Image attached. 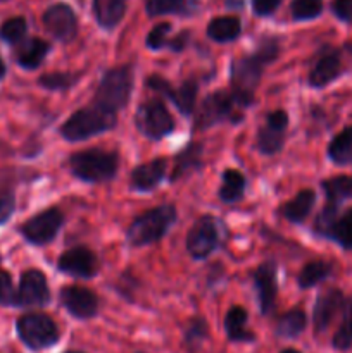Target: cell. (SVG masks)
Returning a JSON list of instances; mask_svg holds the SVG:
<instances>
[{
    "mask_svg": "<svg viewBox=\"0 0 352 353\" xmlns=\"http://www.w3.org/2000/svg\"><path fill=\"white\" fill-rule=\"evenodd\" d=\"M17 334L31 350H43L59 340L57 324L45 314H26L17 319Z\"/></svg>",
    "mask_w": 352,
    "mask_h": 353,
    "instance_id": "cell-6",
    "label": "cell"
},
{
    "mask_svg": "<svg viewBox=\"0 0 352 353\" xmlns=\"http://www.w3.org/2000/svg\"><path fill=\"white\" fill-rule=\"evenodd\" d=\"M186 41H188V33H186V31H183V33H179L178 37L173 38L171 41H168V45H166V47L171 48L173 52H182L183 48L186 47Z\"/></svg>",
    "mask_w": 352,
    "mask_h": 353,
    "instance_id": "cell-46",
    "label": "cell"
},
{
    "mask_svg": "<svg viewBox=\"0 0 352 353\" xmlns=\"http://www.w3.org/2000/svg\"><path fill=\"white\" fill-rule=\"evenodd\" d=\"M147 86L148 88L155 90V92L162 93L164 97H168L182 114L190 116L193 112V107H195L197 100V83L195 81H185L179 88H173L169 85V81H166L161 76H150L147 78Z\"/></svg>",
    "mask_w": 352,
    "mask_h": 353,
    "instance_id": "cell-13",
    "label": "cell"
},
{
    "mask_svg": "<svg viewBox=\"0 0 352 353\" xmlns=\"http://www.w3.org/2000/svg\"><path fill=\"white\" fill-rule=\"evenodd\" d=\"M171 31V24L161 23L147 34V47L152 50H161L162 47L168 45V34Z\"/></svg>",
    "mask_w": 352,
    "mask_h": 353,
    "instance_id": "cell-40",
    "label": "cell"
},
{
    "mask_svg": "<svg viewBox=\"0 0 352 353\" xmlns=\"http://www.w3.org/2000/svg\"><path fill=\"white\" fill-rule=\"evenodd\" d=\"M264 64L255 55L251 57H238L231 62L230 83L231 88L245 95L254 97V90L261 81Z\"/></svg>",
    "mask_w": 352,
    "mask_h": 353,
    "instance_id": "cell-11",
    "label": "cell"
},
{
    "mask_svg": "<svg viewBox=\"0 0 352 353\" xmlns=\"http://www.w3.org/2000/svg\"><path fill=\"white\" fill-rule=\"evenodd\" d=\"M328 157L335 164L340 165L352 162V126L345 128L331 140L330 147H328Z\"/></svg>",
    "mask_w": 352,
    "mask_h": 353,
    "instance_id": "cell-28",
    "label": "cell"
},
{
    "mask_svg": "<svg viewBox=\"0 0 352 353\" xmlns=\"http://www.w3.org/2000/svg\"><path fill=\"white\" fill-rule=\"evenodd\" d=\"M197 7V0H147V12L150 16L162 14H190Z\"/></svg>",
    "mask_w": 352,
    "mask_h": 353,
    "instance_id": "cell-30",
    "label": "cell"
},
{
    "mask_svg": "<svg viewBox=\"0 0 352 353\" xmlns=\"http://www.w3.org/2000/svg\"><path fill=\"white\" fill-rule=\"evenodd\" d=\"M207 338V324L204 319H193L190 321L188 327L185 331V341L188 348L195 350L200 343Z\"/></svg>",
    "mask_w": 352,
    "mask_h": 353,
    "instance_id": "cell-38",
    "label": "cell"
},
{
    "mask_svg": "<svg viewBox=\"0 0 352 353\" xmlns=\"http://www.w3.org/2000/svg\"><path fill=\"white\" fill-rule=\"evenodd\" d=\"M306 314L300 309L289 310L280 317L278 324H276V333L282 338H295L306 330Z\"/></svg>",
    "mask_w": 352,
    "mask_h": 353,
    "instance_id": "cell-29",
    "label": "cell"
},
{
    "mask_svg": "<svg viewBox=\"0 0 352 353\" xmlns=\"http://www.w3.org/2000/svg\"><path fill=\"white\" fill-rule=\"evenodd\" d=\"M278 52H280V45L276 40H264L261 41V45L257 47V50H255V57L259 59V61L262 62V64H269V62L275 61L276 57H278Z\"/></svg>",
    "mask_w": 352,
    "mask_h": 353,
    "instance_id": "cell-42",
    "label": "cell"
},
{
    "mask_svg": "<svg viewBox=\"0 0 352 353\" xmlns=\"http://www.w3.org/2000/svg\"><path fill=\"white\" fill-rule=\"evenodd\" d=\"M50 45L41 38H28L17 47L16 62L24 69H37L47 57Z\"/></svg>",
    "mask_w": 352,
    "mask_h": 353,
    "instance_id": "cell-21",
    "label": "cell"
},
{
    "mask_svg": "<svg viewBox=\"0 0 352 353\" xmlns=\"http://www.w3.org/2000/svg\"><path fill=\"white\" fill-rule=\"evenodd\" d=\"M333 347L337 350H349L352 347V300L345 299L342 307V323L333 336Z\"/></svg>",
    "mask_w": 352,
    "mask_h": 353,
    "instance_id": "cell-31",
    "label": "cell"
},
{
    "mask_svg": "<svg viewBox=\"0 0 352 353\" xmlns=\"http://www.w3.org/2000/svg\"><path fill=\"white\" fill-rule=\"evenodd\" d=\"M254 97L245 95L231 88V92L221 90V92L211 93L204 99L202 105L197 110L195 130H206L223 121H233L238 123L242 119V109H247L252 103Z\"/></svg>",
    "mask_w": 352,
    "mask_h": 353,
    "instance_id": "cell-1",
    "label": "cell"
},
{
    "mask_svg": "<svg viewBox=\"0 0 352 353\" xmlns=\"http://www.w3.org/2000/svg\"><path fill=\"white\" fill-rule=\"evenodd\" d=\"M76 81H78V74H71V72H50V74L40 76L38 79L40 86H43L45 90H52V92L71 88Z\"/></svg>",
    "mask_w": 352,
    "mask_h": 353,
    "instance_id": "cell-36",
    "label": "cell"
},
{
    "mask_svg": "<svg viewBox=\"0 0 352 353\" xmlns=\"http://www.w3.org/2000/svg\"><path fill=\"white\" fill-rule=\"evenodd\" d=\"M323 10V0H293L292 16L297 21H307L317 17Z\"/></svg>",
    "mask_w": 352,
    "mask_h": 353,
    "instance_id": "cell-37",
    "label": "cell"
},
{
    "mask_svg": "<svg viewBox=\"0 0 352 353\" xmlns=\"http://www.w3.org/2000/svg\"><path fill=\"white\" fill-rule=\"evenodd\" d=\"M50 300L47 278L38 269H28L21 274L19 286L12 293L9 305L14 307H41Z\"/></svg>",
    "mask_w": 352,
    "mask_h": 353,
    "instance_id": "cell-8",
    "label": "cell"
},
{
    "mask_svg": "<svg viewBox=\"0 0 352 353\" xmlns=\"http://www.w3.org/2000/svg\"><path fill=\"white\" fill-rule=\"evenodd\" d=\"M254 285L257 290L259 296V307H261V312L269 314L275 307L276 302V264L273 261L264 262V264L259 265L254 272Z\"/></svg>",
    "mask_w": 352,
    "mask_h": 353,
    "instance_id": "cell-17",
    "label": "cell"
},
{
    "mask_svg": "<svg viewBox=\"0 0 352 353\" xmlns=\"http://www.w3.org/2000/svg\"><path fill=\"white\" fill-rule=\"evenodd\" d=\"M314 202H316V193L313 190H300L290 202L283 205V217L290 223H302L309 216Z\"/></svg>",
    "mask_w": 352,
    "mask_h": 353,
    "instance_id": "cell-22",
    "label": "cell"
},
{
    "mask_svg": "<svg viewBox=\"0 0 352 353\" xmlns=\"http://www.w3.org/2000/svg\"><path fill=\"white\" fill-rule=\"evenodd\" d=\"M200 165H202V147L199 143L188 145V147H185V150L176 155L173 179L182 178V176L199 169Z\"/></svg>",
    "mask_w": 352,
    "mask_h": 353,
    "instance_id": "cell-26",
    "label": "cell"
},
{
    "mask_svg": "<svg viewBox=\"0 0 352 353\" xmlns=\"http://www.w3.org/2000/svg\"><path fill=\"white\" fill-rule=\"evenodd\" d=\"M219 243V226L213 216H202L186 236V250L193 259H206Z\"/></svg>",
    "mask_w": 352,
    "mask_h": 353,
    "instance_id": "cell-10",
    "label": "cell"
},
{
    "mask_svg": "<svg viewBox=\"0 0 352 353\" xmlns=\"http://www.w3.org/2000/svg\"><path fill=\"white\" fill-rule=\"evenodd\" d=\"M176 219H178V212L169 203L147 210L141 216H138L128 228V241L133 247H145V245L155 243L166 236V233L176 223Z\"/></svg>",
    "mask_w": 352,
    "mask_h": 353,
    "instance_id": "cell-2",
    "label": "cell"
},
{
    "mask_svg": "<svg viewBox=\"0 0 352 353\" xmlns=\"http://www.w3.org/2000/svg\"><path fill=\"white\" fill-rule=\"evenodd\" d=\"M12 278L9 276V272L0 271V303L9 305L10 299H12Z\"/></svg>",
    "mask_w": 352,
    "mask_h": 353,
    "instance_id": "cell-44",
    "label": "cell"
},
{
    "mask_svg": "<svg viewBox=\"0 0 352 353\" xmlns=\"http://www.w3.org/2000/svg\"><path fill=\"white\" fill-rule=\"evenodd\" d=\"M16 210V195L9 186L0 185V224L7 223Z\"/></svg>",
    "mask_w": 352,
    "mask_h": 353,
    "instance_id": "cell-39",
    "label": "cell"
},
{
    "mask_svg": "<svg viewBox=\"0 0 352 353\" xmlns=\"http://www.w3.org/2000/svg\"><path fill=\"white\" fill-rule=\"evenodd\" d=\"M226 6L231 9H240L244 6V0H226Z\"/></svg>",
    "mask_w": 352,
    "mask_h": 353,
    "instance_id": "cell-47",
    "label": "cell"
},
{
    "mask_svg": "<svg viewBox=\"0 0 352 353\" xmlns=\"http://www.w3.org/2000/svg\"><path fill=\"white\" fill-rule=\"evenodd\" d=\"M0 2H2V0H0Z\"/></svg>",
    "mask_w": 352,
    "mask_h": 353,
    "instance_id": "cell-51",
    "label": "cell"
},
{
    "mask_svg": "<svg viewBox=\"0 0 352 353\" xmlns=\"http://www.w3.org/2000/svg\"><path fill=\"white\" fill-rule=\"evenodd\" d=\"M61 302L76 319H90L99 310V299L90 290L81 286H66L61 290Z\"/></svg>",
    "mask_w": 352,
    "mask_h": 353,
    "instance_id": "cell-15",
    "label": "cell"
},
{
    "mask_svg": "<svg viewBox=\"0 0 352 353\" xmlns=\"http://www.w3.org/2000/svg\"><path fill=\"white\" fill-rule=\"evenodd\" d=\"M242 26L240 21L233 16H223V17H216L209 23L207 26V34H209L211 40L214 41H231L240 34Z\"/></svg>",
    "mask_w": 352,
    "mask_h": 353,
    "instance_id": "cell-25",
    "label": "cell"
},
{
    "mask_svg": "<svg viewBox=\"0 0 352 353\" xmlns=\"http://www.w3.org/2000/svg\"><path fill=\"white\" fill-rule=\"evenodd\" d=\"M324 193H326L328 200H338L351 199L352 196V176H337L328 181H323Z\"/></svg>",
    "mask_w": 352,
    "mask_h": 353,
    "instance_id": "cell-35",
    "label": "cell"
},
{
    "mask_svg": "<svg viewBox=\"0 0 352 353\" xmlns=\"http://www.w3.org/2000/svg\"><path fill=\"white\" fill-rule=\"evenodd\" d=\"M166 169H168V162L164 159H155V161L138 165L131 172V188L137 192H150L164 179Z\"/></svg>",
    "mask_w": 352,
    "mask_h": 353,
    "instance_id": "cell-19",
    "label": "cell"
},
{
    "mask_svg": "<svg viewBox=\"0 0 352 353\" xmlns=\"http://www.w3.org/2000/svg\"><path fill=\"white\" fill-rule=\"evenodd\" d=\"M286 126H289V116L285 110H275L268 114L266 126H262L257 133V150L266 155H273L282 150L285 143Z\"/></svg>",
    "mask_w": 352,
    "mask_h": 353,
    "instance_id": "cell-14",
    "label": "cell"
},
{
    "mask_svg": "<svg viewBox=\"0 0 352 353\" xmlns=\"http://www.w3.org/2000/svg\"><path fill=\"white\" fill-rule=\"evenodd\" d=\"M59 271L76 278H92L97 272V259L92 250L85 247H75L64 252L57 262Z\"/></svg>",
    "mask_w": 352,
    "mask_h": 353,
    "instance_id": "cell-16",
    "label": "cell"
},
{
    "mask_svg": "<svg viewBox=\"0 0 352 353\" xmlns=\"http://www.w3.org/2000/svg\"><path fill=\"white\" fill-rule=\"evenodd\" d=\"M342 72V61L340 55L337 52H326V54L321 55L316 61V64L313 65L309 74V85L314 88H321V86H326L328 83L333 81L335 78H338V74Z\"/></svg>",
    "mask_w": 352,
    "mask_h": 353,
    "instance_id": "cell-20",
    "label": "cell"
},
{
    "mask_svg": "<svg viewBox=\"0 0 352 353\" xmlns=\"http://www.w3.org/2000/svg\"><path fill=\"white\" fill-rule=\"evenodd\" d=\"M43 26L59 41H71L78 33V21L75 12L66 3H55L45 10Z\"/></svg>",
    "mask_w": 352,
    "mask_h": 353,
    "instance_id": "cell-12",
    "label": "cell"
},
{
    "mask_svg": "<svg viewBox=\"0 0 352 353\" xmlns=\"http://www.w3.org/2000/svg\"><path fill=\"white\" fill-rule=\"evenodd\" d=\"M6 72H7V68H6V62H3V59L0 57V79L3 78V76H6Z\"/></svg>",
    "mask_w": 352,
    "mask_h": 353,
    "instance_id": "cell-48",
    "label": "cell"
},
{
    "mask_svg": "<svg viewBox=\"0 0 352 353\" xmlns=\"http://www.w3.org/2000/svg\"><path fill=\"white\" fill-rule=\"evenodd\" d=\"M331 274V265L328 262L323 261H314L309 262L307 265H304L302 271H300L297 283H299L300 288H313L314 285L321 283L323 279H326Z\"/></svg>",
    "mask_w": 352,
    "mask_h": 353,
    "instance_id": "cell-32",
    "label": "cell"
},
{
    "mask_svg": "<svg viewBox=\"0 0 352 353\" xmlns=\"http://www.w3.org/2000/svg\"><path fill=\"white\" fill-rule=\"evenodd\" d=\"M337 203L338 202H333V200H328L326 207H324L323 212H321L320 217H317L316 228L320 233H324V234L330 233L331 226H333L335 221H337Z\"/></svg>",
    "mask_w": 352,
    "mask_h": 353,
    "instance_id": "cell-41",
    "label": "cell"
},
{
    "mask_svg": "<svg viewBox=\"0 0 352 353\" xmlns=\"http://www.w3.org/2000/svg\"><path fill=\"white\" fill-rule=\"evenodd\" d=\"M344 302L345 299L340 290H328V292L321 293L317 296V302L314 305L313 314V323L316 333H323V331L328 330V326L335 319V316L338 312H342Z\"/></svg>",
    "mask_w": 352,
    "mask_h": 353,
    "instance_id": "cell-18",
    "label": "cell"
},
{
    "mask_svg": "<svg viewBox=\"0 0 352 353\" xmlns=\"http://www.w3.org/2000/svg\"><path fill=\"white\" fill-rule=\"evenodd\" d=\"M331 238H333L337 243H340L342 247L351 250L352 248V210H347L345 214H342L340 217H337L335 224L330 230Z\"/></svg>",
    "mask_w": 352,
    "mask_h": 353,
    "instance_id": "cell-34",
    "label": "cell"
},
{
    "mask_svg": "<svg viewBox=\"0 0 352 353\" xmlns=\"http://www.w3.org/2000/svg\"><path fill=\"white\" fill-rule=\"evenodd\" d=\"M28 31V23L24 17L16 16L10 19L3 21L0 24V40L9 45H17L24 40Z\"/></svg>",
    "mask_w": 352,
    "mask_h": 353,
    "instance_id": "cell-33",
    "label": "cell"
},
{
    "mask_svg": "<svg viewBox=\"0 0 352 353\" xmlns=\"http://www.w3.org/2000/svg\"><path fill=\"white\" fill-rule=\"evenodd\" d=\"M116 126V112L102 109L100 105L79 109L62 124L61 134L68 141H81L95 134L109 131Z\"/></svg>",
    "mask_w": 352,
    "mask_h": 353,
    "instance_id": "cell-3",
    "label": "cell"
},
{
    "mask_svg": "<svg viewBox=\"0 0 352 353\" xmlns=\"http://www.w3.org/2000/svg\"><path fill=\"white\" fill-rule=\"evenodd\" d=\"M69 169L81 181H109V179H113L116 176L117 155L114 152L100 150V148L76 152L69 159Z\"/></svg>",
    "mask_w": 352,
    "mask_h": 353,
    "instance_id": "cell-4",
    "label": "cell"
},
{
    "mask_svg": "<svg viewBox=\"0 0 352 353\" xmlns=\"http://www.w3.org/2000/svg\"><path fill=\"white\" fill-rule=\"evenodd\" d=\"M282 353H299V352L293 350V348H289V350H285V352H282Z\"/></svg>",
    "mask_w": 352,
    "mask_h": 353,
    "instance_id": "cell-49",
    "label": "cell"
},
{
    "mask_svg": "<svg viewBox=\"0 0 352 353\" xmlns=\"http://www.w3.org/2000/svg\"><path fill=\"white\" fill-rule=\"evenodd\" d=\"M245 178L240 171L228 169L223 172V183L219 188V199L226 203H233L240 200L245 193Z\"/></svg>",
    "mask_w": 352,
    "mask_h": 353,
    "instance_id": "cell-27",
    "label": "cell"
},
{
    "mask_svg": "<svg viewBox=\"0 0 352 353\" xmlns=\"http://www.w3.org/2000/svg\"><path fill=\"white\" fill-rule=\"evenodd\" d=\"M282 0H252V7L257 16H269L278 9Z\"/></svg>",
    "mask_w": 352,
    "mask_h": 353,
    "instance_id": "cell-45",
    "label": "cell"
},
{
    "mask_svg": "<svg viewBox=\"0 0 352 353\" xmlns=\"http://www.w3.org/2000/svg\"><path fill=\"white\" fill-rule=\"evenodd\" d=\"M131 88H133V71L130 65L109 69L100 79L95 93V103L110 112H117L130 100Z\"/></svg>",
    "mask_w": 352,
    "mask_h": 353,
    "instance_id": "cell-5",
    "label": "cell"
},
{
    "mask_svg": "<svg viewBox=\"0 0 352 353\" xmlns=\"http://www.w3.org/2000/svg\"><path fill=\"white\" fill-rule=\"evenodd\" d=\"M68 353H81V352H68Z\"/></svg>",
    "mask_w": 352,
    "mask_h": 353,
    "instance_id": "cell-50",
    "label": "cell"
},
{
    "mask_svg": "<svg viewBox=\"0 0 352 353\" xmlns=\"http://www.w3.org/2000/svg\"><path fill=\"white\" fill-rule=\"evenodd\" d=\"M62 223H64V216L59 209H47L43 212L37 214L31 219H28L26 223L21 226V234L24 236V240L30 241V243L38 245H47L57 236L59 230H61Z\"/></svg>",
    "mask_w": 352,
    "mask_h": 353,
    "instance_id": "cell-9",
    "label": "cell"
},
{
    "mask_svg": "<svg viewBox=\"0 0 352 353\" xmlns=\"http://www.w3.org/2000/svg\"><path fill=\"white\" fill-rule=\"evenodd\" d=\"M93 12L102 28L116 26L126 12V0H93Z\"/></svg>",
    "mask_w": 352,
    "mask_h": 353,
    "instance_id": "cell-23",
    "label": "cell"
},
{
    "mask_svg": "<svg viewBox=\"0 0 352 353\" xmlns=\"http://www.w3.org/2000/svg\"><path fill=\"white\" fill-rule=\"evenodd\" d=\"M247 310L242 307H231L224 319L226 334L231 341H254V334L247 331Z\"/></svg>",
    "mask_w": 352,
    "mask_h": 353,
    "instance_id": "cell-24",
    "label": "cell"
},
{
    "mask_svg": "<svg viewBox=\"0 0 352 353\" xmlns=\"http://www.w3.org/2000/svg\"><path fill=\"white\" fill-rule=\"evenodd\" d=\"M331 10L340 21L352 23V0H333Z\"/></svg>",
    "mask_w": 352,
    "mask_h": 353,
    "instance_id": "cell-43",
    "label": "cell"
},
{
    "mask_svg": "<svg viewBox=\"0 0 352 353\" xmlns=\"http://www.w3.org/2000/svg\"><path fill=\"white\" fill-rule=\"evenodd\" d=\"M135 123L140 133L150 140H161L175 130L173 116L159 100H148L141 103L135 116Z\"/></svg>",
    "mask_w": 352,
    "mask_h": 353,
    "instance_id": "cell-7",
    "label": "cell"
}]
</instances>
